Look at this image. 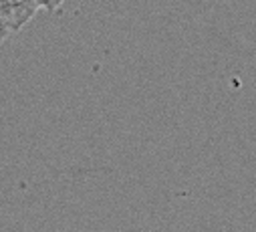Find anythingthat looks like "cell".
Instances as JSON below:
<instances>
[{"label":"cell","mask_w":256,"mask_h":232,"mask_svg":"<svg viewBox=\"0 0 256 232\" xmlns=\"http://www.w3.org/2000/svg\"><path fill=\"white\" fill-rule=\"evenodd\" d=\"M6 34H8V30H6L2 24H0V44H2V40L6 38Z\"/></svg>","instance_id":"obj_3"},{"label":"cell","mask_w":256,"mask_h":232,"mask_svg":"<svg viewBox=\"0 0 256 232\" xmlns=\"http://www.w3.org/2000/svg\"><path fill=\"white\" fill-rule=\"evenodd\" d=\"M36 10L38 6L32 0H0V24L8 32L20 30L32 20Z\"/></svg>","instance_id":"obj_1"},{"label":"cell","mask_w":256,"mask_h":232,"mask_svg":"<svg viewBox=\"0 0 256 232\" xmlns=\"http://www.w3.org/2000/svg\"><path fill=\"white\" fill-rule=\"evenodd\" d=\"M32 2L38 6V8H44L48 12H58L62 8V4L67 2V0H32Z\"/></svg>","instance_id":"obj_2"}]
</instances>
